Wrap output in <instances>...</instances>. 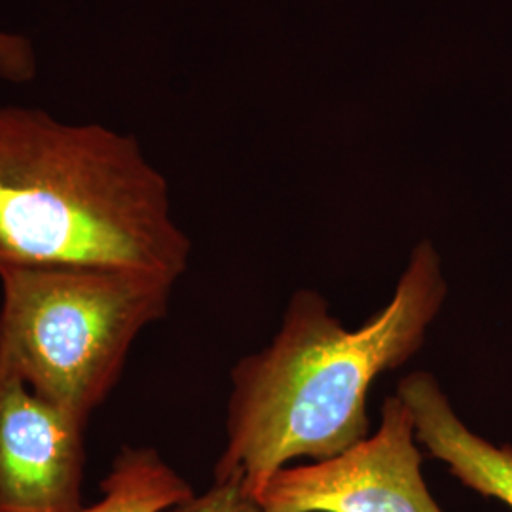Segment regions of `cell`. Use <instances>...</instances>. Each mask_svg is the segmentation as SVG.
<instances>
[{"instance_id":"277c9868","label":"cell","mask_w":512,"mask_h":512,"mask_svg":"<svg viewBox=\"0 0 512 512\" xmlns=\"http://www.w3.org/2000/svg\"><path fill=\"white\" fill-rule=\"evenodd\" d=\"M421 463L414 416L395 393L361 442L334 458L287 465L247 494L262 512H444Z\"/></svg>"},{"instance_id":"8992f818","label":"cell","mask_w":512,"mask_h":512,"mask_svg":"<svg viewBox=\"0 0 512 512\" xmlns=\"http://www.w3.org/2000/svg\"><path fill=\"white\" fill-rule=\"evenodd\" d=\"M397 395L408 404L421 446L463 486L512 509V446H495L473 433L448 401L437 378L418 370L406 374Z\"/></svg>"},{"instance_id":"5b68a950","label":"cell","mask_w":512,"mask_h":512,"mask_svg":"<svg viewBox=\"0 0 512 512\" xmlns=\"http://www.w3.org/2000/svg\"><path fill=\"white\" fill-rule=\"evenodd\" d=\"M88 423L0 366V512L84 509Z\"/></svg>"},{"instance_id":"ba28073f","label":"cell","mask_w":512,"mask_h":512,"mask_svg":"<svg viewBox=\"0 0 512 512\" xmlns=\"http://www.w3.org/2000/svg\"><path fill=\"white\" fill-rule=\"evenodd\" d=\"M164 512H262L236 480L213 482L203 494H194Z\"/></svg>"},{"instance_id":"9c48e42d","label":"cell","mask_w":512,"mask_h":512,"mask_svg":"<svg viewBox=\"0 0 512 512\" xmlns=\"http://www.w3.org/2000/svg\"><path fill=\"white\" fill-rule=\"evenodd\" d=\"M38 59L33 42L18 33L0 31V80L27 84L37 76Z\"/></svg>"},{"instance_id":"7a4b0ae2","label":"cell","mask_w":512,"mask_h":512,"mask_svg":"<svg viewBox=\"0 0 512 512\" xmlns=\"http://www.w3.org/2000/svg\"><path fill=\"white\" fill-rule=\"evenodd\" d=\"M192 243L133 135L0 105V274L93 268L183 277Z\"/></svg>"},{"instance_id":"3957f363","label":"cell","mask_w":512,"mask_h":512,"mask_svg":"<svg viewBox=\"0 0 512 512\" xmlns=\"http://www.w3.org/2000/svg\"><path fill=\"white\" fill-rule=\"evenodd\" d=\"M175 281L93 268L0 274V366L44 399L92 420L143 330L164 319Z\"/></svg>"},{"instance_id":"52a82bcc","label":"cell","mask_w":512,"mask_h":512,"mask_svg":"<svg viewBox=\"0 0 512 512\" xmlns=\"http://www.w3.org/2000/svg\"><path fill=\"white\" fill-rule=\"evenodd\" d=\"M194 495L154 448L126 446L101 482V497L78 512H164Z\"/></svg>"},{"instance_id":"6da1fadb","label":"cell","mask_w":512,"mask_h":512,"mask_svg":"<svg viewBox=\"0 0 512 512\" xmlns=\"http://www.w3.org/2000/svg\"><path fill=\"white\" fill-rule=\"evenodd\" d=\"M448 294L435 245L420 241L384 308L349 330L327 298L298 289L266 348L232 368L224 450L213 482L251 490L308 458L323 461L370 435L374 382L414 359Z\"/></svg>"}]
</instances>
